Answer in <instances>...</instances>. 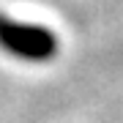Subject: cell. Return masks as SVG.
Returning <instances> with one entry per match:
<instances>
[{"label":"cell","instance_id":"6da1fadb","mask_svg":"<svg viewBox=\"0 0 123 123\" xmlns=\"http://www.w3.org/2000/svg\"><path fill=\"white\" fill-rule=\"evenodd\" d=\"M0 44L11 49L14 55L30 57V60H44L55 52V36H49L41 27L14 25L0 17Z\"/></svg>","mask_w":123,"mask_h":123}]
</instances>
